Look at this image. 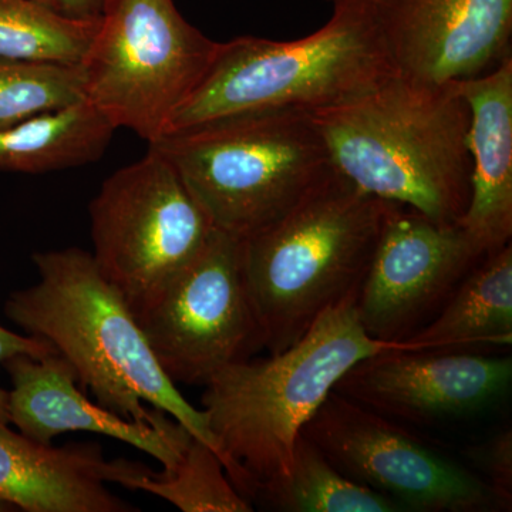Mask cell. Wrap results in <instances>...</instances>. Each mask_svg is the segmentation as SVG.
Masks as SVG:
<instances>
[{
	"label": "cell",
	"instance_id": "5bb4252c",
	"mask_svg": "<svg viewBox=\"0 0 512 512\" xmlns=\"http://www.w3.org/2000/svg\"><path fill=\"white\" fill-rule=\"evenodd\" d=\"M12 382L8 392L9 423L40 444L67 431H87L123 441L173 470L192 434L173 417L160 426L138 423L90 402L77 389L73 367L53 353L42 359L18 355L3 363Z\"/></svg>",
	"mask_w": 512,
	"mask_h": 512
},
{
	"label": "cell",
	"instance_id": "4316f807",
	"mask_svg": "<svg viewBox=\"0 0 512 512\" xmlns=\"http://www.w3.org/2000/svg\"><path fill=\"white\" fill-rule=\"evenodd\" d=\"M329 2H332V3H333V2H336V0H329Z\"/></svg>",
	"mask_w": 512,
	"mask_h": 512
},
{
	"label": "cell",
	"instance_id": "9c48e42d",
	"mask_svg": "<svg viewBox=\"0 0 512 512\" xmlns=\"http://www.w3.org/2000/svg\"><path fill=\"white\" fill-rule=\"evenodd\" d=\"M174 384L205 386L252 359L264 335L244 272V241L214 228L200 254L136 316Z\"/></svg>",
	"mask_w": 512,
	"mask_h": 512
},
{
	"label": "cell",
	"instance_id": "2e32d148",
	"mask_svg": "<svg viewBox=\"0 0 512 512\" xmlns=\"http://www.w3.org/2000/svg\"><path fill=\"white\" fill-rule=\"evenodd\" d=\"M470 109V201L458 224L487 254L512 235V56L490 72L456 82Z\"/></svg>",
	"mask_w": 512,
	"mask_h": 512
},
{
	"label": "cell",
	"instance_id": "30bf717a",
	"mask_svg": "<svg viewBox=\"0 0 512 512\" xmlns=\"http://www.w3.org/2000/svg\"><path fill=\"white\" fill-rule=\"evenodd\" d=\"M302 436L346 477L387 495L404 511L501 507L490 485L476 474L335 390L305 424Z\"/></svg>",
	"mask_w": 512,
	"mask_h": 512
},
{
	"label": "cell",
	"instance_id": "7402d4cb",
	"mask_svg": "<svg viewBox=\"0 0 512 512\" xmlns=\"http://www.w3.org/2000/svg\"><path fill=\"white\" fill-rule=\"evenodd\" d=\"M82 101L80 64L0 59V128Z\"/></svg>",
	"mask_w": 512,
	"mask_h": 512
},
{
	"label": "cell",
	"instance_id": "4fadbf2b",
	"mask_svg": "<svg viewBox=\"0 0 512 512\" xmlns=\"http://www.w3.org/2000/svg\"><path fill=\"white\" fill-rule=\"evenodd\" d=\"M511 382V357L393 350L357 363L335 392L384 416L427 423L481 412Z\"/></svg>",
	"mask_w": 512,
	"mask_h": 512
},
{
	"label": "cell",
	"instance_id": "277c9868",
	"mask_svg": "<svg viewBox=\"0 0 512 512\" xmlns=\"http://www.w3.org/2000/svg\"><path fill=\"white\" fill-rule=\"evenodd\" d=\"M393 205L335 170L284 218L242 239L249 296L271 355L328 309L357 299Z\"/></svg>",
	"mask_w": 512,
	"mask_h": 512
},
{
	"label": "cell",
	"instance_id": "52a82bcc",
	"mask_svg": "<svg viewBox=\"0 0 512 512\" xmlns=\"http://www.w3.org/2000/svg\"><path fill=\"white\" fill-rule=\"evenodd\" d=\"M217 47L174 0H104L80 63L84 97L114 130L156 143L204 79Z\"/></svg>",
	"mask_w": 512,
	"mask_h": 512
},
{
	"label": "cell",
	"instance_id": "ac0fdd59",
	"mask_svg": "<svg viewBox=\"0 0 512 512\" xmlns=\"http://www.w3.org/2000/svg\"><path fill=\"white\" fill-rule=\"evenodd\" d=\"M114 131L87 101L0 128V173L43 174L96 163Z\"/></svg>",
	"mask_w": 512,
	"mask_h": 512
},
{
	"label": "cell",
	"instance_id": "7c38bea8",
	"mask_svg": "<svg viewBox=\"0 0 512 512\" xmlns=\"http://www.w3.org/2000/svg\"><path fill=\"white\" fill-rule=\"evenodd\" d=\"M397 73L441 86L511 55L512 0H369Z\"/></svg>",
	"mask_w": 512,
	"mask_h": 512
},
{
	"label": "cell",
	"instance_id": "e0dca14e",
	"mask_svg": "<svg viewBox=\"0 0 512 512\" xmlns=\"http://www.w3.org/2000/svg\"><path fill=\"white\" fill-rule=\"evenodd\" d=\"M409 342L423 352L467 346H510L512 342V247L485 256L463 279L439 315Z\"/></svg>",
	"mask_w": 512,
	"mask_h": 512
},
{
	"label": "cell",
	"instance_id": "484cf974",
	"mask_svg": "<svg viewBox=\"0 0 512 512\" xmlns=\"http://www.w3.org/2000/svg\"><path fill=\"white\" fill-rule=\"evenodd\" d=\"M18 510V508L15 507V505L10 504L9 501L2 500L0 498V511H15Z\"/></svg>",
	"mask_w": 512,
	"mask_h": 512
},
{
	"label": "cell",
	"instance_id": "8992f818",
	"mask_svg": "<svg viewBox=\"0 0 512 512\" xmlns=\"http://www.w3.org/2000/svg\"><path fill=\"white\" fill-rule=\"evenodd\" d=\"M148 147L174 165L214 228L241 239L284 218L335 171L303 110L218 120Z\"/></svg>",
	"mask_w": 512,
	"mask_h": 512
},
{
	"label": "cell",
	"instance_id": "ba28073f",
	"mask_svg": "<svg viewBox=\"0 0 512 512\" xmlns=\"http://www.w3.org/2000/svg\"><path fill=\"white\" fill-rule=\"evenodd\" d=\"M93 259L134 316L200 254L214 225L154 148L110 175L89 208Z\"/></svg>",
	"mask_w": 512,
	"mask_h": 512
},
{
	"label": "cell",
	"instance_id": "3957f363",
	"mask_svg": "<svg viewBox=\"0 0 512 512\" xmlns=\"http://www.w3.org/2000/svg\"><path fill=\"white\" fill-rule=\"evenodd\" d=\"M333 168L360 190L456 224L470 201V109L457 83L396 74L339 106L311 111Z\"/></svg>",
	"mask_w": 512,
	"mask_h": 512
},
{
	"label": "cell",
	"instance_id": "5b68a950",
	"mask_svg": "<svg viewBox=\"0 0 512 512\" xmlns=\"http://www.w3.org/2000/svg\"><path fill=\"white\" fill-rule=\"evenodd\" d=\"M396 74L369 0H336L328 22L302 39L241 36L218 43L210 69L165 136L244 114L328 109Z\"/></svg>",
	"mask_w": 512,
	"mask_h": 512
},
{
	"label": "cell",
	"instance_id": "d6986e66",
	"mask_svg": "<svg viewBox=\"0 0 512 512\" xmlns=\"http://www.w3.org/2000/svg\"><path fill=\"white\" fill-rule=\"evenodd\" d=\"M256 503L288 512H399L392 498L346 477L312 441L299 436L288 476L256 495Z\"/></svg>",
	"mask_w": 512,
	"mask_h": 512
},
{
	"label": "cell",
	"instance_id": "8fae6325",
	"mask_svg": "<svg viewBox=\"0 0 512 512\" xmlns=\"http://www.w3.org/2000/svg\"><path fill=\"white\" fill-rule=\"evenodd\" d=\"M487 255L458 222L394 204L357 295L360 323L372 338L409 339Z\"/></svg>",
	"mask_w": 512,
	"mask_h": 512
},
{
	"label": "cell",
	"instance_id": "d4e9b609",
	"mask_svg": "<svg viewBox=\"0 0 512 512\" xmlns=\"http://www.w3.org/2000/svg\"><path fill=\"white\" fill-rule=\"evenodd\" d=\"M67 18L80 20L100 19L104 0H36Z\"/></svg>",
	"mask_w": 512,
	"mask_h": 512
},
{
	"label": "cell",
	"instance_id": "603a6c76",
	"mask_svg": "<svg viewBox=\"0 0 512 512\" xmlns=\"http://www.w3.org/2000/svg\"><path fill=\"white\" fill-rule=\"evenodd\" d=\"M484 470L490 488L501 507H511L512 500V436L511 430L495 437L484 448Z\"/></svg>",
	"mask_w": 512,
	"mask_h": 512
},
{
	"label": "cell",
	"instance_id": "44dd1931",
	"mask_svg": "<svg viewBox=\"0 0 512 512\" xmlns=\"http://www.w3.org/2000/svg\"><path fill=\"white\" fill-rule=\"evenodd\" d=\"M134 490L164 498L184 512H251L254 507L229 480L220 456L191 437L173 470L146 474Z\"/></svg>",
	"mask_w": 512,
	"mask_h": 512
},
{
	"label": "cell",
	"instance_id": "6da1fadb",
	"mask_svg": "<svg viewBox=\"0 0 512 512\" xmlns=\"http://www.w3.org/2000/svg\"><path fill=\"white\" fill-rule=\"evenodd\" d=\"M33 262L39 282L10 293L8 319L49 343L100 406L153 426L173 417L220 456L204 412L165 375L130 306L93 255L66 248L37 252Z\"/></svg>",
	"mask_w": 512,
	"mask_h": 512
},
{
	"label": "cell",
	"instance_id": "ffe728a7",
	"mask_svg": "<svg viewBox=\"0 0 512 512\" xmlns=\"http://www.w3.org/2000/svg\"><path fill=\"white\" fill-rule=\"evenodd\" d=\"M97 20L67 18L36 0H0V59L80 64Z\"/></svg>",
	"mask_w": 512,
	"mask_h": 512
},
{
	"label": "cell",
	"instance_id": "7a4b0ae2",
	"mask_svg": "<svg viewBox=\"0 0 512 512\" xmlns=\"http://www.w3.org/2000/svg\"><path fill=\"white\" fill-rule=\"evenodd\" d=\"M393 350L423 352L409 340L372 338L350 299L323 313L288 349L208 380L201 410L229 480L252 507L256 495L288 476L303 427L339 380L367 357Z\"/></svg>",
	"mask_w": 512,
	"mask_h": 512
},
{
	"label": "cell",
	"instance_id": "cb8c5ba5",
	"mask_svg": "<svg viewBox=\"0 0 512 512\" xmlns=\"http://www.w3.org/2000/svg\"><path fill=\"white\" fill-rule=\"evenodd\" d=\"M55 349L45 342V340L33 338V336H22L18 333L0 326V366L6 360L18 355H28L42 359L53 355ZM0 426H10L8 416V390L0 387Z\"/></svg>",
	"mask_w": 512,
	"mask_h": 512
},
{
	"label": "cell",
	"instance_id": "9a60e30c",
	"mask_svg": "<svg viewBox=\"0 0 512 512\" xmlns=\"http://www.w3.org/2000/svg\"><path fill=\"white\" fill-rule=\"evenodd\" d=\"M144 464L107 460L97 443L40 444L0 426V498L28 512H131L107 484L134 490Z\"/></svg>",
	"mask_w": 512,
	"mask_h": 512
}]
</instances>
